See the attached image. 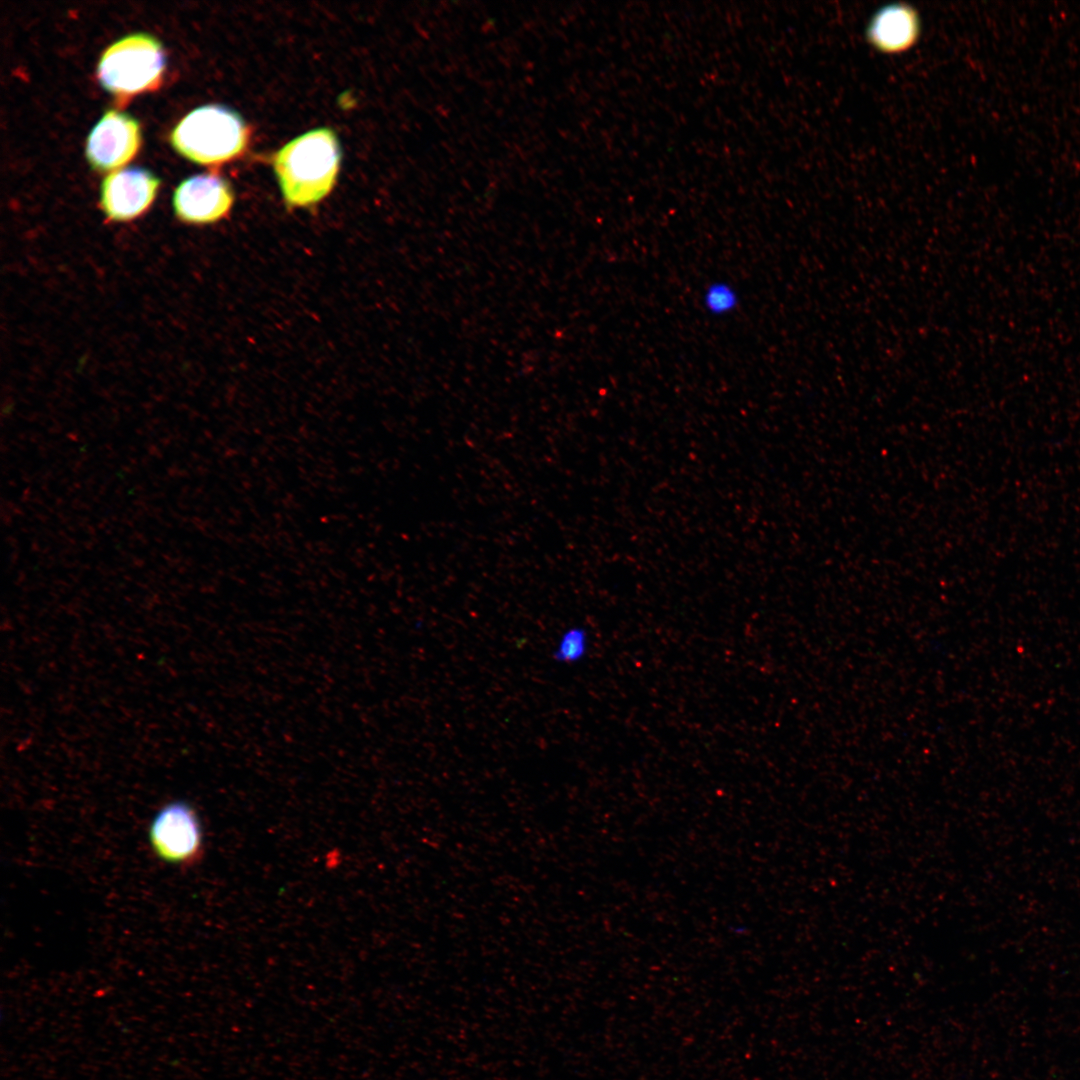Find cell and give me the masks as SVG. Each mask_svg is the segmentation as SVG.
Masks as SVG:
<instances>
[{"instance_id":"cell-7","label":"cell","mask_w":1080,"mask_h":1080,"mask_svg":"<svg viewBox=\"0 0 1080 1080\" xmlns=\"http://www.w3.org/2000/svg\"><path fill=\"white\" fill-rule=\"evenodd\" d=\"M159 179L146 169L127 167L110 173L101 184L100 203L107 218L130 221L151 205Z\"/></svg>"},{"instance_id":"cell-3","label":"cell","mask_w":1080,"mask_h":1080,"mask_svg":"<svg viewBox=\"0 0 1080 1080\" xmlns=\"http://www.w3.org/2000/svg\"><path fill=\"white\" fill-rule=\"evenodd\" d=\"M165 67L164 51L149 34L127 35L102 54L97 67L100 84L117 95H132L156 86Z\"/></svg>"},{"instance_id":"cell-6","label":"cell","mask_w":1080,"mask_h":1080,"mask_svg":"<svg viewBox=\"0 0 1080 1080\" xmlns=\"http://www.w3.org/2000/svg\"><path fill=\"white\" fill-rule=\"evenodd\" d=\"M139 145L137 121L126 113L107 110L88 135L86 156L93 168L107 171L127 163Z\"/></svg>"},{"instance_id":"cell-2","label":"cell","mask_w":1080,"mask_h":1080,"mask_svg":"<svg viewBox=\"0 0 1080 1080\" xmlns=\"http://www.w3.org/2000/svg\"><path fill=\"white\" fill-rule=\"evenodd\" d=\"M249 130L243 118L222 105L198 107L174 127L173 147L199 164H216L239 156L246 148Z\"/></svg>"},{"instance_id":"cell-9","label":"cell","mask_w":1080,"mask_h":1080,"mask_svg":"<svg viewBox=\"0 0 1080 1080\" xmlns=\"http://www.w3.org/2000/svg\"><path fill=\"white\" fill-rule=\"evenodd\" d=\"M701 304L711 316L723 317L733 313L740 304L738 290L726 280H715L704 288Z\"/></svg>"},{"instance_id":"cell-8","label":"cell","mask_w":1080,"mask_h":1080,"mask_svg":"<svg viewBox=\"0 0 1080 1080\" xmlns=\"http://www.w3.org/2000/svg\"><path fill=\"white\" fill-rule=\"evenodd\" d=\"M867 39L876 50L895 54L911 48L919 38L920 19L910 6L894 4L878 10L867 27Z\"/></svg>"},{"instance_id":"cell-5","label":"cell","mask_w":1080,"mask_h":1080,"mask_svg":"<svg viewBox=\"0 0 1080 1080\" xmlns=\"http://www.w3.org/2000/svg\"><path fill=\"white\" fill-rule=\"evenodd\" d=\"M234 202L230 185L211 174H199L182 181L173 194L178 219L187 224L215 223L229 215Z\"/></svg>"},{"instance_id":"cell-1","label":"cell","mask_w":1080,"mask_h":1080,"mask_svg":"<svg viewBox=\"0 0 1080 1080\" xmlns=\"http://www.w3.org/2000/svg\"><path fill=\"white\" fill-rule=\"evenodd\" d=\"M340 161L338 138L326 127L310 130L278 150L273 168L287 206L305 208L323 200L335 186Z\"/></svg>"},{"instance_id":"cell-10","label":"cell","mask_w":1080,"mask_h":1080,"mask_svg":"<svg viewBox=\"0 0 1080 1080\" xmlns=\"http://www.w3.org/2000/svg\"><path fill=\"white\" fill-rule=\"evenodd\" d=\"M588 647L589 637L586 628L574 625L561 633L551 656L557 663L572 665L585 658Z\"/></svg>"},{"instance_id":"cell-4","label":"cell","mask_w":1080,"mask_h":1080,"mask_svg":"<svg viewBox=\"0 0 1080 1080\" xmlns=\"http://www.w3.org/2000/svg\"><path fill=\"white\" fill-rule=\"evenodd\" d=\"M149 838L156 854L169 863H189L202 849L198 816L183 801H173L159 809L152 819Z\"/></svg>"}]
</instances>
